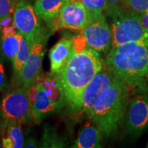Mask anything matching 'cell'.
<instances>
[{
  "label": "cell",
  "instance_id": "1f68e13d",
  "mask_svg": "<svg viewBox=\"0 0 148 148\" xmlns=\"http://www.w3.org/2000/svg\"><path fill=\"white\" fill-rule=\"evenodd\" d=\"M19 1V0H16V1Z\"/></svg>",
  "mask_w": 148,
  "mask_h": 148
},
{
  "label": "cell",
  "instance_id": "4dcf8cb0",
  "mask_svg": "<svg viewBox=\"0 0 148 148\" xmlns=\"http://www.w3.org/2000/svg\"><path fill=\"white\" fill-rule=\"evenodd\" d=\"M146 147L148 148V142H147V145H146Z\"/></svg>",
  "mask_w": 148,
  "mask_h": 148
},
{
  "label": "cell",
  "instance_id": "ffe728a7",
  "mask_svg": "<svg viewBox=\"0 0 148 148\" xmlns=\"http://www.w3.org/2000/svg\"><path fill=\"white\" fill-rule=\"evenodd\" d=\"M65 146L64 140L58 137L54 129L50 127H45V132L42 135L41 140V147H62Z\"/></svg>",
  "mask_w": 148,
  "mask_h": 148
},
{
  "label": "cell",
  "instance_id": "4316f807",
  "mask_svg": "<svg viewBox=\"0 0 148 148\" xmlns=\"http://www.w3.org/2000/svg\"><path fill=\"white\" fill-rule=\"evenodd\" d=\"M38 147V144H37L36 140L32 137H29L26 140L24 141V147L36 148Z\"/></svg>",
  "mask_w": 148,
  "mask_h": 148
},
{
  "label": "cell",
  "instance_id": "d6986e66",
  "mask_svg": "<svg viewBox=\"0 0 148 148\" xmlns=\"http://www.w3.org/2000/svg\"><path fill=\"white\" fill-rule=\"evenodd\" d=\"M86 8L88 18L104 14L108 10L106 0H80Z\"/></svg>",
  "mask_w": 148,
  "mask_h": 148
},
{
  "label": "cell",
  "instance_id": "7a4b0ae2",
  "mask_svg": "<svg viewBox=\"0 0 148 148\" xmlns=\"http://www.w3.org/2000/svg\"><path fill=\"white\" fill-rule=\"evenodd\" d=\"M105 62L111 73L130 89L141 85L148 76V40L111 47Z\"/></svg>",
  "mask_w": 148,
  "mask_h": 148
},
{
  "label": "cell",
  "instance_id": "2e32d148",
  "mask_svg": "<svg viewBox=\"0 0 148 148\" xmlns=\"http://www.w3.org/2000/svg\"><path fill=\"white\" fill-rule=\"evenodd\" d=\"M101 136L100 131L95 123H87L79 130L77 140L72 147L100 148Z\"/></svg>",
  "mask_w": 148,
  "mask_h": 148
},
{
  "label": "cell",
  "instance_id": "3957f363",
  "mask_svg": "<svg viewBox=\"0 0 148 148\" xmlns=\"http://www.w3.org/2000/svg\"><path fill=\"white\" fill-rule=\"evenodd\" d=\"M130 88L114 76L111 86L101 94L88 116L102 136H114L123 126Z\"/></svg>",
  "mask_w": 148,
  "mask_h": 148
},
{
  "label": "cell",
  "instance_id": "e0dca14e",
  "mask_svg": "<svg viewBox=\"0 0 148 148\" xmlns=\"http://www.w3.org/2000/svg\"><path fill=\"white\" fill-rule=\"evenodd\" d=\"M30 47L31 45H29L28 41L21 34H19L18 51L12 62L15 77L20 73L23 65L28 58L30 52Z\"/></svg>",
  "mask_w": 148,
  "mask_h": 148
},
{
  "label": "cell",
  "instance_id": "ba28073f",
  "mask_svg": "<svg viewBox=\"0 0 148 148\" xmlns=\"http://www.w3.org/2000/svg\"><path fill=\"white\" fill-rule=\"evenodd\" d=\"M125 134L138 138L148 127V96L139 95L128 99L123 116Z\"/></svg>",
  "mask_w": 148,
  "mask_h": 148
},
{
  "label": "cell",
  "instance_id": "cb8c5ba5",
  "mask_svg": "<svg viewBox=\"0 0 148 148\" xmlns=\"http://www.w3.org/2000/svg\"><path fill=\"white\" fill-rule=\"evenodd\" d=\"M12 23H13V15L8 16L1 18V19H0V30L3 27L12 25Z\"/></svg>",
  "mask_w": 148,
  "mask_h": 148
},
{
  "label": "cell",
  "instance_id": "7402d4cb",
  "mask_svg": "<svg viewBox=\"0 0 148 148\" xmlns=\"http://www.w3.org/2000/svg\"><path fill=\"white\" fill-rule=\"evenodd\" d=\"M16 0H0V19L13 15Z\"/></svg>",
  "mask_w": 148,
  "mask_h": 148
},
{
  "label": "cell",
  "instance_id": "8fae6325",
  "mask_svg": "<svg viewBox=\"0 0 148 148\" xmlns=\"http://www.w3.org/2000/svg\"><path fill=\"white\" fill-rule=\"evenodd\" d=\"M88 20L87 11L80 1L68 0L49 28L51 31L59 29L82 30Z\"/></svg>",
  "mask_w": 148,
  "mask_h": 148
},
{
  "label": "cell",
  "instance_id": "603a6c76",
  "mask_svg": "<svg viewBox=\"0 0 148 148\" xmlns=\"http://www.w3.org/2000/svg\"><path fill=\"white\" fill-rule=\"evenodd\" d=\"M9 88V84L7 79L5 72L3 67V63L0 60V91L8 90Z\"/></svg>",
  "mask_w": 148,
  "mask_h": 148
},
{
  "label": "cell",
  "instance_id": "8992f818",
  "mask_svg": "<svg viewBox=\"0 0 148 148\" xmlns=\"http://www.w3.org/2000/svg\"><path fill=\"white\" fill-rule=\"evenodd\" d=\"M0 116L3 121L17 122L20 124L34 121L28 88L16 86L7 92L0 104Z\"/></svg>",
  "mask_w": 148,
  "mask_h": 148
},
{
  "label": "cell",
  "instance_id": "9a60e30c",
  "mask_svg": "<svg viewBox=\"0 0 148 148\" xmlns=\"http://www.w3.org/2000/svg\"><path fill=\"white\" fill-rule=\"evenodd\" d=\"M67 1L68 0H36L33 7L38 17L45 21L48 27H49Z\"/></svg>",
  "mask_w": 148,
  "mask_h": 148
},
{
  "label": "cell",
  "instance_id": "30bf717a",
  "mask_svg": "<svg viewBox=\"0 0 148 148\" xmlns=\"http://www.w3.org/2000/svg\"><path fill=\"white\" fill-rule=\"evenodd\" d=\"M49 36L39 38L31 45L28 58L20 73L15 77L16 86H25L28 88L36 82L42 74V60Z\"/></svg>",
  "mask_w": 148,
  "mask_h": 148
},
{
  "label": "cell",
  "instance_id": "d6a6232c",
  "mask_svg": "<svg viewBox=\"0 0 148 148\" xmlns=\"http://www.w3.org/2000/svg\"><path fill=\"white\" fill-rule=\"evenodd\" d=\"M147 11H148V10H147ZM146 12H147V11H146Z\"/></svg>",
  "mask_w": 148,
  "mask_h": 148
},
{
  "label": "cell",
  "instance_id": "f546056e",
  "mask_svg": "<svg viewBox=\"0 0 148 148\" xmlns=\"http://www.w3.org/2000/svg\"><path fill=\"white\" fill-rule=\"evenodd\" d=\"M71 1H80V0H71Z\"/></svg>",
  "mask_w": 148,
  "mask_h": 148
},
{
  "label": "cell",
  "instance_id": "4fadbf2b",
  "mask_svg": "<svg viewBox=\"0 0 148 148\" xmlns=\"http://www.w3.org/2000/svg\"><path fill=\"white\" fill-rule=\"evenodd\" d=\"M73 50V37L64 36L49 52L51 73L58 74L69 60Z\"/></svg>",
  "mask_w": 148,
  "mask_h": 148
},
{
  "label": "cell",
  "instance_id": "277c9868",
  "mask_svg": "<svg viewBox=\"0 0 148 148\" xmlns=\"http://www.w3.org/2000/svg\"><path fill=\"white\" fill-rule=\"evenodd\" d=\"M28 94L32 119L37 124L47 116L60 110L66 103L58 77L51 73H42L28 88Z\"/></svg>",
  "mask_w": 148,
  "mask_h": 148
},
{
  "label": "cell",
  "instance_id": "44dd1931",
  "mask_svg": "<svg viewBox=\"0 0 148 148\" xmlns=\"http://www.w3.org/2000/svg\"><path fill=\"white\" fill-rule=\"evenodd\" d=\"M123 6L138 13L148 10V0H125Z\"/></svg>",
  "mask_w": 148,
  "mask_h": 148
},
{
  "label": "cell",
  "instance_id": "ac0fdd59",
  "mask_svg": "<svg viewBox=\"0 0 148 148\" xmlns=\"http://www.w3.org/2000/svg\"><path fill=\"white\" fill-rule=\"evenodd\" d=\"M19 33L1 35V49L3 56L13 62L18 48Z\"/></svg>",
  "mask_w": 148,
  "mask_h": 148
},
{
  "label": "cell",
  "instance_id": "484cf974",
  "mask_svg": "<svg viewBox=\"0 0 148 148\" xmlns=\"http://www.w3.org/2000/svg\"><path fill=\"white\" fill-rule=\"evenodd\" d=\"M139 17L142 25L148 32V11L139 13Z\"/></svg>",
  "mask_w": 148,
  "mask_h": 148
},
{
  "label": "cell",
  "instance_id": "7c38bea8",
  "mask_svg": "<svg viewBox=\"0 0 148 148\" xmlns=\"http://www.w3.org/2000/svg\"><path fill=\"white\" fill-rule=\"evenodd\" d=\"M114 78V75L111 73L105 62L102 68L95 74L85 88L81 101L80 110L89 115L97 99L111 86Z\"/></svg>",
  "mask_w": 148,
  "mask_h": 148
},
{
  "label": "cell",
  "instance_id": "5bb4252c",
  "mask_svg": "<svg viewBox=\"0 0 148 148\" xmlns=\"http://www.w3.org/2000/svg\"><path fill=\"white\" fill-rule=\"evenodd\" d=\"M0 134L3 147H24L25 140L20 123L11 121H3L0 126Z\"/></svg>",
  "mask_w": 148,
  "mask_h": 148
},
{
  "label": "cell",
  "instance_id": "52a82bcc",
  "mask_svg": "<svg viewBox=\"0 0 148 148\" xmlns=\"http://www.w3.org/2000/svg\"><path fill=\"white\" fill-rule=\"evenodd\" d=\"M40 18L28 0H19L13 12V23L17 32L26 39L29 45L36 40L49 36V31L42 25Z\"/></svg>",
  "mask_w": 148,
  "mask_h": 148
},
{
  "label": "cell",
  "instance_id": "6da1fadb",
  "mask_svg": "<svg viewBox=\"0 0 148 148\" xmlns=\"http://www.w3.org/2000/svg\"><path fill=\"white\" fill-rule=\"evenodd\" d=\"M105 61L98 51L86 45L82 36L73 37V50L61 71L56 74L66 103L80 110L83 92Z\"/></svg>",
  "mask_w": 148,
  "mask_h": 148
},
{
  "label": "cell",
  "instance_id": "9c48e42d",
  "mask_svg": "<svg viewBox=\"0 0 148 148\" xmlns=\"http://www.w3.org/2000/svg\"><path fill=\"white\" fill-rule=\"evenodd\" d=\"M80 36L88 47L98 52L108 53L112 46V32L105 14L89 18Z\"/></svg>",
  "mask_w": 148,
  "mask_h": 148
},
{
  "label": "cell",
  "instance_id": "f1b7e54d",
  "mask_svg": "<svg viewBox=\"0 0 148 148\" xmlns=\"http://www.w3.org/2000/svg\"><path fill=\"white\" fill-rule=\"evenodd\" d=\"M3 147V145H2V143H0V148Z\"/></svg>",
  "mask_w": 148,
  "mask_h": 148
},
{
  "label": "cell",
  "instance_id": "83f0119b",
  "mask_svg": "<svg viewBox=\"0 0 148 148\" xmlns=\"http://www.w3.org/2000/svg\"><path fill=\"white\" fill-rule=\"evenodd\" d=\"M28 1H29V2H31V3H34L35 1H36V0H28Z\"/></svg>",
  "mask_w": 148,
  "mask_h": 148
},
{
  "label": "cell",
  "instance_id": "d4e9b609",
  "mask_svg": "<svg viewBox=\"0 0 148 148\" xmlns=\"http://www.w3.org/2000/svg\"><path fill=\"white\" fill-rule=\"evenodd\" d=\"M124 1L125 0H106L107 3H108V9L123 6Z\"/></svg>",
  "mask_w": 148,
  "mask_h": 148
},
{
  "label": "cell",
  "instance_id": "5b68a950",
  "mask_svg": "<svg viewBox=\"0 0 148 148\" xmlns=\"http://www.w3.org/2000/svg\"><path fill=\"white\" fill-rule=\"evenodd\" d=\"M106 14L112 19V47L148 40V32L140 22L139 13L119 6L108 9Z\"/></svg>",
  "mask_w": 148,
  "mask_h": 148
}]
</instances>
